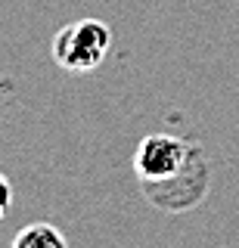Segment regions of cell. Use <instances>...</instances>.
Masks as SVG:
<instances>
[{"label": "cell", "mask_w": 239, "mask_h": 248, "mask_svg": "<svg viewBox=\"0 0 239 248\" xmlns=\"http://www.w3.org/2000/svg\"><path fill=\"white\" fill-rule=\"evenodd\" d=\"M112 46V31L99 19H78L68 22L53 34V59L75 75H87L103 65Z\"/></svg>", "instance_id": "1"}, {"label": "cell", "mask_w": 239, "mask_h": 248, "mask_svg": "<svg viewBox=\"0 0 239 248\" xmlns=\"http://www.w3.org/2000/svg\"><path fill=\"white\" fill-rule=\"evenodd\" d=\"M196 155H199V149L192 143H187V140L171 137V134H152V137L140 140V146H137L134 170L143 186L168 183L180 170H187Z\"/></svg>", "instance_id": "2"}, {"label": "cell", "mask_w": 239, "mask_h": 248, "mask_svg": "<svg viewBox=\"0 0 239 248\" xmlns=\"http://www.w3.org/2000/svg\"><path fill=\"white\" fill-rule=\"evenodd\" d=\"M205 186H208V170H205L202 152H199L196 158H192V165L187 170H180L174 180L143 186V189L159 208H165V211H183V208H192L196 202H202Z\"/></svg>", "instance_id": "3"}, {"label": "cell", "mask_w": 239, "mask_h": 248, "mask_svg": "<svg viewBox=\"0 0 239 248\" xmlns=\"http://www.w3.org/2000/svg\"><path fill=\"white\" fill-rule=\"evenodd\" d=\"M10 248H68V239L63 236V230H56L53 223H28L16 232Z\"/></svg>", "instance_id": "4"}, {"label": "cell", "mask_w": 239, "mask_h": 248, "mask_svg": "<svg viewBox=\"0 0 239 248\" xmlns=\"http://www.w3.org/2000/svg\"><path fill=\"white\" fill-rule=\"evenodd\" d=\"M10 208H13V186H10V180H6L3 174H0V220L10 214Z\"/></svg>", "instance_id": "5"}]
</instances>
